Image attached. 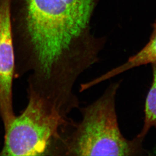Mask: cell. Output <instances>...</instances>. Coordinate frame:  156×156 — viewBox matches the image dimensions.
I'll use <instances>...</instances> for the list:
<instances>
[{"mask_svg":"<svg viewBox=\"0 0 156 156\" xmlns=\"http://www.w3.org/2000/svg\"><path fill=\"white\" fill-rule=\"evenodd\" d=\"M96 0H27L33 58L24 68L44 87H66L99 60L104 40L90 31Z\"/></svg>","mask_w":156,"mask_h":156,"instance_id":"1","label":"cell"},{"mask_svg":"<svg viewBox=\"0 0 156 156\" xmlns=\"http://www.w3.org/2000/svg\"><path fill=\"white\" fill-rule=\"evenodd\" d=\"M121 81L112 83L102 96L80 109L82 119L72 121V132L62 136L58 152L68 156H136L149 155L144 139H126L118 123L116 98Z\"/></svg>","mask_w":156,"mask_h":156,"instance_id":"2","label":"cell"},{"mask_svg":"<svg viewBox=\"0 0 156 156\" xmlns=\"http://www.w3.org/2000/svg\"><path fill=\"white\" fill-rule=\"evenodd\" d=\"M153 31L147 44L136 54L130 57L127 61L118 66L105 72L103 74L83 83L88 90L104 81L113 78L120 74L134 68L156 62V20L153 25Z\"/></svg>","mask_w":156,"mask_h":156,"instance_id":"5","label":"cell"},{"mask_svg":"<svg viewBox=\"0 0 156 156\" xmlns=\"http://www.w3.org/2000/svg\"><path fill=\"white\" fill-rule=\"evenodd\" d=\"M72 121L51 101L30 92L25 110L5 130L0 155L40 156L54 147L57 150Z\"/></svg>","mask_w":156,"mask_h":156,"instance_id":"3","label":"cell"},{"mask_svg":"<svg viewBox=\"0 0 156 156\" xmlns=\"http://www.w3.org/2000/svg\"><path fill=\"white\" fill-rule=\"evenodd\" d=\"M14 66L10 0H0V115L5 129L15 117L12 102Z\"/></svg>","mask_w":156,"mask_h":156,"instance_id":"4","label":"cell"},{"mask_svg":"<svg viewBox=\"0 0 156 156\" xmlns=\"http://www.w3.org/2000/svg\"><path fill=\"white\" fill-rule=\"evenodd\" d=\"M152 82L146 98L144 110V121L137 137L144 140L152 128L156 129V62L151 64Z\"/></svg>","mask_w":156,"mask_h":156,"instance_id":"6","label":"cell"}]
</instances>
